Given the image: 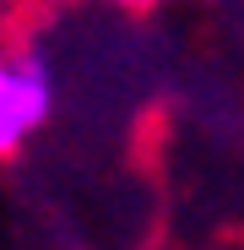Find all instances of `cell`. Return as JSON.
<instances>
[{
    "mask_svg": "<svg viewBox=\"0 0 244 250\" xmlns=\"http://www.w3.org/2000/svg\"><path fill=\"white\" fill-rule=\"evenodd\" d=\"M55 109V65L49 55L27 44L17 55H0V158H17L27 136Z\"/></svg>",
    "mask_w": 244,
    "mask_h": 250,
    "instance_id": "obj_1",
    "label": "cell"
},
{
    "mask_svg": "<svg viewBox=\"0 0 244 250\" xmlns=\"http://www.w3.org/2000/svg\"><path fill=\"white\" fill-rule=\"evenodd\" d=\"M125 6H157V0H125Z\"/></svg>",
    "mask_w": 244,
    "mask_h": 250,
    "instance_id": "obj_2",
    "label": "cell"
}]
</instances>
